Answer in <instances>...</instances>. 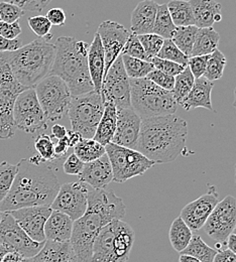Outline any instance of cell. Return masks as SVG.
<instances>
[{
    "label": "cell",
    "instance_id": "obj_33",
    "mask_svg": "<svg viewBox=\"0 0 236 262\" xmlns=\"http://www.w3.org/2000/svg\"><path fill=\"white\" fill-rule=\"evenodd\" d=\"M217 253V249L208 246L201 236L193 235L188 246L180 253L193 256L202 262H212Z\"/></svg>",
    "mask_w": 236,
    "mask_h": 262
},
{
    "label": "cell",
    "instance_id": "obj_45",
    "mask_svg": "<svg viewBox=\"0 0 236 262\" xmlns=\"http://www.w3.org/2000/svg\"><path fill=\"white\" fill-rule=\"evenodd\" d=\"M25 14V10L22 9L18 5L7 2L0 1V18L5 23H15Z\"/></svg>",
    "mask_w": 236,
    "mask_h": 262
},
{
    "label": "cell",
    "instance_id": "obj_48",
    "mask_svg": "<svg viewBox=\"0 0 236 262\" xmlns=\"http://www.w3.org/2000/svg\"><path fill=\"white\" fill-rule=\"evenodd\" d=\"M18 5L25 11H42L53 0H4Z\"/></svg>",
    "mask_w": 236,
    "mask_h": 262
},
{
    "label": "cell",
    "instance_id": "obj_40",
    "mask_svg": "<svg viewBox=\"0 0 236 262\" xmlns=\"http://www.w3.org/2000/svg\"><path fill=\"white\" fill-rule=\"evenodd\" d=\"M16 171L17 166L15 164H9L6 161L0 163V203L8 195Z\"/></svg>",
    "mask_w": 236,
    "mask_h": 262
},
{
    "label": "cell",
    "instance_id": "obj_57",
    "mask_svg": "<svg viewBox=\"0 0 236 262\" xmlns=\"http://www.w3.org/2000/svg\"><path fill=\"white\" fill-rule=\"evenodd\" d=\"M52 137L54 139H61L67 135L68 130L65 126L61 124H54L52 127Z\"/></svg>",
    "mask_w": 236,
    "mask_h": 262
},
{
    "label": "cell",
    "instance_id": "obj_43",
    "mask_svg": "<svg viewBox=\"0 0 236 262\" xmlns=\"http://www.w3.org/2000/svg\"><path fill=\"white\" fill-rule=\"evenodd\" d=\"M137 36H138V39H139L140 43L142 45L146 55L151 58V60L154 57H157L164 45L165 39L162 36L153 33L140 34Z\"/></svg>",
    "mask_w": 236,
    "mask_h": 262
},
{
    "label": "cell",
    "instance_id": "obj_60",
    "mask_svg": "<svg viewBox=\"0 0 236 262\" xmlns=\"http://www.w3.org/2000/svg\"><path fill=\"white\" fill-rule=\"evenodd\" d=\"M179 262H202L200 261L199 259L190 256V255H186V254H181L179 257Z\"/></svg>",
    "mask_w": 236,
    "mask_h": 262
},
{
    "label": "cell",
    "instance_id": "obj_23",
    "mask_svg": "<svg viewBox=\"0 0 236 262\" xmlns=\"http://www.w3.org/2000/svg\"><path fill=\"white\" fill-rule=\"evenodd\" d=\"M214 88V82L209 81L205 77L195 79L194 85L188 96L180 104L186 111L196 108H205L213 111L211 93Z\"/></svg>",
    "mask_w": 236,
    "mask_h": 262
},
{
    "label": "cell",
    "instance_id": "obj_4",
    "mask_svg": "<svg viewBox=\"0 0 236 262\" xmlns=\"http://www.w3.org/2000/svg\"><path fill=\"white\" fill-rule=\"evenodd\" d=\"M89 43L72 36H60L50 75L60 77L67 84L72 96L94 90L88 68Z\"/></svg>",
    "mask_w": 236,
    "mask_h": 262
},
{
    "label": "cell",
    "instance_id": "obj_51",
    "mask_svg": "<svg viewBox=\"0 0 236 262\" xmlns=\"http://www.w3.org/2000/svg\"><path fill=\"white\" fill-rule=\"evenodd\" d=\"M22 33V28L19 25V21H15L12 24L5 23L0 20V35L8 38V39H14L17 38V36Z\"/></svg>",
    "mask_w": 236,
    "mask_h": 262
},
{
    "label": "cell",
    "instance_id": "obj_8",
    "mask_svg": "<svg viewBox=\"0 0 236 262\" xmlns=\"http://www.w3.org/2000/svg\"><path fill=\"white\" fill-rule=\"evenodd\" d=\"M103 112L100 93L91 91L73 96L68 111L72 130L80 133L83 138H93Z\"/></svg>",
    "mask_w": 236,
    "mask_h": 262
},
{
    "label": "cell",
    "instance_id": "obj_29",
    "mask_svg": "<svg viewBox=\"0 0 236 262\" xmlns=\"http://www.w3.org/2000/svg\"><path fill=\"white\" fill-rule=\"evenodd\" d=\"M219 41L220 34L213 29V27L198 29V33L196 35V39L190 57L211 55L218 49Z\"/></svg>",
    "mask_w": 236,
    "mask_h": 262
},
{
    "label": "cell",
    "instance_id": "obj_28",
    "mask_svg": "<svg viewBox=\"0 0 236 262\" xmlns=\"http://www.w3.org/2000/svg\"><path fill=\"white\" fill-rule=\"evenodd\" d=\"M117 121V108L112 103H104V112L98 123L94 139L106 146L112 141L113 135L116 129Z\"/></svg>",
    "mask_w": 236,
    "mask_h": 262
},
{
    "label": "cell",
    "instance_id": "obj_36",
    "mask_svg": "<svg viewBox=\"0 0 236 262\" xmlns=\"http://www.w3.org/2000/svg\"><path fill=\"white\" fill-rule=\"evenodd\" d=\"M194 82L195 77L191 73L188 66L185 67V69L175 77V85L171 92L179 105L190 93L193 88Z\"/></svg>",
    "mask_w": 236,
    "mask_h": 262
},
{
    "label": "cell",
    "instance_id": "obj_17",
    "mask_svg": "<svg viewBox=\"0 0 236 262\" xmlns=\"http://www.w3.org/2000/svg\"><path fill=\"white\" fill-rule=\"evenodd\" d=\"M97 33L101 38L105 55V75L108 72L109 68L114 63V61L121 55V51L131 34V32H128L123 26L116 21L105 20L99 26Z\"/></svg>",
    "mask_w": 236,
    "mask_h": 262
},
{
    "label": "cell",
    "instance_id": "obj_2",
    "mask_svg": "<svg viewBox=\"0 0 236 262\" xmlns=\"http://www.w3.org/2000/svg\"><path fill=\"white\" fill-rule=\"evenodd\" d=\"M125 205L119 196L105 189H90L85 214L74 221L70 243L78 262H92V249L100 230L125 216Z\"/></svg>",
    "mask_w": 236,
    "mask_h": 262
},
{
    "label": "cell",
    "instance_id": "obj_21",
    "mask_svg": "<svg viewBox=\"0 0 236 262\" xmlns=\"http://www.w3.org/2000/svg\"><path fill=\"white\" fill-rule=\"evenodd\" d=\"M78 177L80 182L87 184L92 189H104L113 182V172L108 156L105 154L93 162L86 163Z\"/></svg>",
    "mask_w": 236,
    "mask_h": 262
},
{
    "label": "cell",
    "instance_id": "obj_53",
    "mask_svg": "<svg viewBox=\"0 0 236 262\" xmlns=\"http://www.w3.org/2000/svg\"><path fill=\"white\" fill-rule=\"evenodd\" d=\"M0 262H34V258H25L20 254L8 251L0 245Z\"/></svg>",
    "mask_w": 236,
    "mask_h": 262
},
{
    "label": "cell",
    "instance_id": "obj_18",
    "mask_svg": "<svg viewBox=\"0 0 236 262\" xmlns=\"http://www.w3.org/2000/svg\"><path fill=\"white\" fill-rule=\"evenodd\" d=\"M52 211L51 206H34L20 208L8 213L33 240L45 242V225Z\"/></svg>",
    "mask_w": 236,
    "mask_h": 262
},
{
    "label": "cell",
    "instance_id": "obj_49",
    "mask_svg": "<svg viewBox=\"0 0 236 262\" xmlns=\"http://www.w3.org/2000/svg\"><path fill=\"white\" fill-rule=\"evenodd\" d=\"M210 55H206V56H195V57H189L188 60V67L191 71V73L193 74V76L195 77V79L203 77L205 71H206V67H207V62L209 60Z\"/></svg>",
    "mask_w": 236,
    "mask_h": 262
},
{
    "label": "cell",
    "instance_id": "obj_3",
    "mask_svg": "<svg viewBox=\"0 0 236 262\" xmlns=\"http://www.w3.org/2000/svg\"><path fill=\"white\" fill-rule=\"evenodd\" d=\"M187 137L186 120L175 114L141 119L136 150L155 164H169L186 150Z\"/></svg>",
    "mask_w": 236,
    "mask_h": 262
},
{
    "label": "cell",
    "instance_id": "obj_38",
    "mask_svg": "<svg viewBox=\"0 0 236 262\" xmlns=\"http://www.w3.org/2000/svg\"><path fill=\"white\" fill-rule=\"evenodd\" d=\"M121 57H122V62H123L125 72L131 79L146 78V76L153 70H155L154 65L148 61L139 60V59L125 56V55H121Z\"/></svg>",
    "mask_w": 236,
    "mask_h": 262
},
{
    "label": "cell",
    "instance_id": "obj_59",
    "mask_svg": "<svg viewBox=\"0 0 236 262\" xmlns=\"http://www.w3.org/2000/svg\"><path fill=\"white\" fill-rule=\"evenodd\" d=\"M226 245H227V248L230 249L234 254L236 255V234L235 233H232L230 234V236L228 237L227 241H226Z\"/></svg>",
    "mask_w": 236,
    "mask_h": 262
},
{
    "label": "cell",
    "instance_id": "obj_5",
    "mask_svg": "<svg viewBox=\"0 0 236 262\" xmlns=\"http://www.w3.org/2000/svg\"><path fill=\"white\" fill-rule=\"evenodd\" d=\"M55 53V45L38 37L14 52H6V57L17 81L27 88H34L50 75Z\"/></svg>",
    "mask_w": 236,
    "mask_h": 262
},
{
    "label": "cell",
    "instance_id": "obj_52",
    "mask_svg": "<svg viewBox=\"0 0 236 262\" xmlns=\"http://www.w3.org/2000/svg\"><path fill=\"white\" fill-rule=\"evenodd\" d=\"M46 16L48 17L52 26L62 27L66 23V13L62 8H51Z\"/></svg>",
    "mask_w": 236,
    "mask_h": 262
},
{
    "label": "cell",
    "instance_id": "obj_64",
    "mask_svg": "<svg viewBox=\"0 0 236 262\" xmlns=\"http://www.w3.org/2000/svg\"><path fill=\"white\" fill-rule=\"evenodd\" d=\"M0 20H1V18H0Z\"/></svg>",
    "mask_w": 236,
    "mask_h": 262
},
{
    "label": "cell",
    "instance_id": "obj_63",
    "mask_svg": "<svg viewBox=\"0 0 236 262\" xmlns=\"http://www.w3.org/2000/svg\"><path fill=\"white\" fill-rule=\"evenodd\" d=\"M235 184H236V164H235Z\"/></svg>",
    "mask_w": 236,
    "mask_h": 262
},
{
    "label": "cell",
    "instance_id": "obj_19",
    "mask_svg": "<svg viewBox=\"0 0 236 262\" xmlns=\"http://www.w3.org/2000/svg\"><path fill=\"white\" fill-rule=\"evenodd\" d=\"M218 193L214 186H210L206 194L187 204L181 211L180 217L193 231L203 228L208 217L218 204Z\"/></svg>",
    "mask_w": 236,
    "mask_h": 262
},
{
    "label": "cell",
    "instance_id": "obj_34",
    "mask_svg": "<svg viewBox=\"0 0 236 262\" xmlns=\"http://www.w3.org/2000/svg\"><path fill=\"white\" fill-rule=\"evenodd\" d=\"M167 4H159L153 33L162 36L164 39H171L176 31Z\"/></svg>",
    "mask_w": 236,
    "mask_h": 262
},
{
    "label": "cell",
    "instance_id": "obj_55",
    "mask_svg": "<svg viewBox=\"0 0 236 262\" xmlns=\"http://www.w3.org/2000/svg\"><path fill=\"white\" fill-rule=\"evenodd\" d=\"M69 148L70 146L68 142L67 135L61 139H57V142H55V152L59 160H62L66 157Z\"/></svg>",
    "mask_w": 236,
    "mask_h": 262
},
{
    "label": "cell",
    "instance_id": "obj_54",
    "mask_svg": "<svg viewBox=\"0 0 236 262\" xmlns=\"http://www.w3.org/2000/svg\"><path fill=\"white\" fill-rule=\"evenodd\" d=\"M23 47V41L18 38L8 39L0 35V53L14 52Z\"/></svg>",
    "mask_w": 236,
    "mask_h": 262
},
{
    "label": "cell",
    "instance_id": "obj_62",
    "mask_svg": "<svg viewBox=\"0 0 236 262\" xmlns=\"http://www.w3.org/2000/svg\"><path fill=\"white\" fill-rule=\"evenodd\" d=\"M2 213H3V212H1V211H0V221H1V217H2Z\"/></svg>",
    "mask_w": 236,
    "mask_h": 262
},
{
    "label": "cell",
    "instance_id": "obj_46",
    "mask_svg": "<svg viewBox=\"0 0 236 262\" xmlns=\"http://www.w3.org/2000/svg\"><path fill=\"white\" fill-rule=\"evenodd\" d=\"M151 63L154 65L155 69H157L163 73H166L173 77H176L185 69L184 66L174 63L169 60L159 58V57H154L151 60Z\"/></svg>",
    "mask_w": 236,
    "mask_h": 262
},
{
    "label": "cell",
    "instance_id": "obj_61",
    "mask_svg": "<svg viewBox=\"0 0 236 262\" xmlns=\"http://www.w3.org/2000/svg\"><path fill=\"white\" fill-rule=\"evenodd\" d=\"M233 106H234V108H235L236 110V88L235 90H234V102H233Z\"/></svg>",
    "mask_w": 236,
    "mask_h": 262
},
{
    "label": "cell",
    "instance_id": "obj_22",
    "mask_svg": "<svg viewBox=\"0 0 236 262\" xmlns=\"http://www.w3.org/2000/svg\"><path fill=\"white\" fill-rule=\"evenodd\" d=\"M158 6L154 0H143L135 6L131 19L132 33L136 35L153 33Z\"/></svg>",
    "mask_w": 236,
    "mask_h": 262
},
{
    "label": "cell",
    "instance_id": "obj_35",
    "mask_svg": "<svg viewBox=\"0 0 236 262\" xmlns=\"http://www.w3.org/2000/svg\"><path fill=\"white\" fill-rule=\"evenodd\" d=\"M197 33L198 28L196 26L177 27L171 40L185 55L190 57Z\"/></svg>",
    "mask_w": 236,
    "mask_h": 262
},
{
    "label": "cell",
    "instance_id": "obj_56",
    "mask_svg": "<svg viewBox=\"0 0 236 262\" xmlns=\"http://www.w3.org/2000/svg\"><path fill=\"white\" fill-rule=\"evenodd\" d=\"M212 262H236V255L228 248L217 251Z\"/></svg>",
    "mask_w": 236,
    "mask_h": 262
},
{
    "label": "cell",
    "instance_id": "obj_50",
    "mask_svg": "<svg viewBox=\"0 0 236 262\" xmlns=\"http://www.w3.org/2000/svg\"><path fill=\"white\" fill-rule=\"evenodd\" d=\"M84 163L73 152L71 154L63 164L64 172L70 176H79L83 170Z\"/></svg>",
    "mask_w": 236,
    "mask_h": 262
},
{
    "label": "cell",
    "instance_id": "obj_32",
    "mask_svg": "<svg viewBox=\"0 0 236 262\" xmlns=\"http://www.w3.org/2000/svg\"><path fill=\"white\" fill-rule=\"evenodd\" d=\"M74 154L84 163L93 162L106 154L105 146L94 138H81L74 146Z\"/></svg>",
    "mask_w": 236,
    "mask_h": 262
},
{
    "label": "cell",
    "instance_id": "obj_1",
    "mask_svg": "<svg viewBox=\"0 0 236 262\" xmlns=\"http://www.w3.org/2000/svg\"><path fill=\"white\" fill-rule=\"evenodd\" d=\"M12 187L0 203L1 212L26 207L51 206L57 196L60 183L53 166L38 156L20 160Z\"/></svg>",
    "mask_w": 236,
    "mask_h": 262
},
{
    "label": "cell",
    "instance_id": "obj_15",
    "mask_svg": "<svg viewBox=\"0 0 236 262\" xmlns=\"http://www.w3.org/2000/svg\"><path fill=\"white\" fill-rule=\"evenodd\" d=\"M203 227L210 238L226 244L230 234L236 230L235 198L226 196L218 202Z\"/></svg>",
    "mask_w": 236,
    "mask_h": 262
},
{
    "label": "cell",
    "instance_id": "obj_30",
    "mask_svg": "<svg viewBox=\"0 0 236 262\" xmlns=\"http://www.w3.org/2000/svg\"><path fill=\"white\" fill-rule=\"evenodd\" d=\"M193 237V232L186 222L179 216L170 224L169 239L171 247L181 253L190 243Z\"/></svg>",
    "mask_w": 236,
    "mask_h": 262
},
{
    "label": "cell",
    "instance_id": "obj_41",
    "mask_svg": "<svg viewBox=\"0 0 236 262\" xmlns=\"http://www.w3.org/2000/svg\"><path fill=\"white\" fill-rule=\"evenodd\" d=\"M157 57L165 59V60H169V61L184 66V67H187L188 60H189V57L187 55H185L174 43V41L171 39H165L164 40V45H163V47H162V49L159 52Z\"/></svg>",
    "mask_w": 236,
    "mask_h": 262
},
{
    "label": "cell",
    "instance_id": "obj_25",
    "mask_svg": "<svg viewBox=\"0 0 236 262\" xmlns=\"http://www.w3.org/2000/svg\"><path fill=\"white\" fill-rule=\"evenodd\" d=\"M74 221L60 211L53 210L45 225L46 240L55 242L70 241Z\"/></svg>",
    "mask_w": 236,
    "mask_h": 262
},
{
    "label": "cell",
    "instance_id": "obj_44",
    "mask_svg": "<svg viewBox=\"0 0 236 262\" xmlns=\"http://www.w3.org/2000/svg\"><path fill=\"white\" fill-rule=\"evenodd\" d=\"M29 26L38 37H42L47 40H50L53 37L51 33L52 24L48 19L47 16L44 15H35L28 19Z\"/></svg>",
    "mask_w": 236,
    "mask_h": 262
},
{
    "label": "cell",
    "instance_id": "obj_14",
    "mask_svg": "<svg viewBox=\"0 0 236 262\" xmlns=\"http://www.w3.org/2000/svg\"><path fill=\"white\" fill-rule=\"evenodd\" d=\"M45 242L33 240L8 212L2 213L0 221V245L6 250L16 252L25 258H34L42 248Z\"/></svg>",
    "mask_w": 236,
    "mask_h": 262
},
{
    "label": "cell",
    "instance_id": "obj_6",
    "mask_svg": "<svg viewBox=\"0 0 236 262\" xmlns=\"http://www.w3.org/2000/svg\"><path fill=\"white\" fill-rule=\"evenodd\" d=\"M135 240V231L123 220L108 223L95 238L92 262L127 261Z\"/></svg>",
    "mask_w": 236,
    "mask_h": 262
},
{
    "label": "cell",
    "instance_id": "obj_26",
    "mask_svg": "<svg viewBox=\"0 0 236 262\" xmlns=\"http://www.w3.org/2000/svg\"><path fill=\"white\" fill-rule=\"evenodd\" d=\"M88 68L90 77L94 86V90L101 92L102 82L105 69V55L102 46L101 38L96 33L88 50Z\"/></svg>",
    "mask_w": 236,
    "mask_h": 262
},
{
    "label": "cell",
    "instance_id": "obj_11",
    "mask_svg": "<svg viewBox=\"0 0 236 262\" xmlns=\"http://www.w3.org/2000/svg\"><path fill=\"white\" fill-rule=\"evenodd\" d=\"M105 150L112 167L113 182L115 183L122 184L133 178L142 176L156 164L138 150L112 142L105 146Z\"/></svg>",
    "mask_w": 236,
    "mask_h": 262
},
{
    "label": "cell",
    "instance_id": "obj_58",
    "mask_svg": "<svg viewBox=\"0 0 236 262\" xmlns=\"http://www.w3.org/2000/svg\"><path fill=\"white\" fill-rule=\"evenodd\" d=\"M67 138L69 146L74 147L81 140V138H83V137L81 136L80 133H78L76 131L69 130L67 132Z\"/></svg>",
    "mask_w": 236,
    "mask_h": 262
},
{
    "label": "cell",
    "instance_id": "obj_42",
    "mask_svg": "<svg viewBox=\"0 0 236 262\" xmlns=\"http://www.w3.org/2000/svg\"><path fill=\"white\" fill-rule=\"evenodd\" d=\"M121 55H125V56H130L139 60L151 62V58L146 55L142 45L138 39V36L132 32L121 51Z\"/></svg>",
    "mask_w": 236,
    "mask_h": 262
},
{
    "label": "cell",
    "instance_id": "obj_39",
    "mask_svg": "<svg viewBox=\"0 0 236 262\" xmlns=\"http://www.w3.org/2000/svg\"><path fill=\"white\" fill-rule=\"evenodd\" d=\"M226 64H227L226 57L223 55L222 52H220L217 49L215 52H213L210 55L209 60L207 62L206 71H205L203 77H205L206 79H208L209 81H212V82L221 79L223 76Z\"/></svg>",
    "mask_w": 236,
    "mask_h": 262
},
{
    "label": "cell",
    "instance_id": "obj_12",
    "mask_svg": "<svg viewBox=\"0 0 236 262\" xmlns=\"http://www.w3.org/2000/svg\"><path fill=\"white\" fill-rule=\"evenodd\" d=\"M15 128L27 133H36L48 129L49 122L36 97L34 88L23 91L13 106Z\"/></svg>",
    "mask_w": 236,
    "mask_h": 262
},
{
    "label": "cell",
    "instance_id": "obj_10",
    "mask_svg": "<svg viewBox=\"0 0 236 262\" xmlns=\"http://www.w3.org/2000/svg\"><path fill=\"white\" fill-rule=\"evenodd\" d=\"M27 89L13 75L6 53H0V139L11 138L15 134L13 106L17 96Z\"/></svg>",
    "mask_w": 236,
    "mask_h": 262
},
{
    "label": "cell",
    "instance_id": "obj_27",
    "mask_svg": "<svg viewBox=\"0 0 236 262\" xmlns=\"http://www.w3.org/2000/svg\"><path fill=\"white\" fill-rule=\"evenodd\" d=\"M34 262H78L70 241L55 242L46 240Z\"/></svg>",
    "mask_w": 236,
    "mask_h": 262
},
{
    "label": "cell",
    "instance_id": "obj_24",
    "mask_svg": "<svg viewBox=\"0 0 236 262\" xmlns=\"http://www.w3.org/2000/svg\"><path fill=\"white\" fill-rule=\"evenodd\" d=\"M189 3L198 29L212 28L214 24L222 20L221 4L216 0H189Z\"/></svg>",
    "mask_w": 236,
    "mask_h": 262
},
{
    "label": "cell",
    "instance_id": "obj_31",
    "mask_svg": "<svg viewBox=\"0 0 236 262\" xmlns=\"http://www.w3.org/2000/svg\"><path fill=\"white\" fill-rule=\"evenodd\" d=\"M170 17L176 27L195 26V18L189 1L170 0L167 4Z\"/></svg>",
    "mask_w": 236,
    "mask_h": 262
},
{
    "label": "cell",
    "instance_id": "obj_13",
    "mask_svg": "<svg viewBox=\"0 0 236 262\" xmlns=\"http://www.w3.org/2000/svg\"><path fill=\"white\" fill-rule=\"evenodd\" d=\"M130 80L120 55L104 75L100 92L103 103H112L116 108L132 107Z\"/></svg>",
    "mask_w": 236,
    "mask_h": 262
},
{
    "label": "cell",
    "instance_id": "obj_7",
    "mask_svg": "<svg viewBox=\"0 0 236 262\" xmlns=\"http://www.w3.org/2000/svg\"><path fill=\"white\" fill-rule=\"evenodd\" d=\"M130 81L132 107L141 119L176 113L179 104L171 91L159 87L147 78Z\"/></svg>",
    "mask_w": 236,
    "mask_h": 262
},
{
    "label": "cell",
    "instance_id": "obj_20",
    "mask_svg": "<svg viewBox=\"0 0 236 262\" xmlns=\"http://www.w3.org/2000/svg\"><path fill=\"white\" fill-rule=\"evenodd\" d=\"M140 126L141 118L137 115L133 107L117 108L116 129L111 142L120 146L136 149Z\"/></svg>",
    "mask_w": 236,
    "mask_h": 262
},
{
    "label": "cell",
    "instance_id": "obj_9",
    "mask_svg": "<svg viewBox=\"0 0 236 262\" xmlns=\"http://www.w3.org/2000/svg\"><path fill=\"white\" fill-rule=\"evenodd\" d=\"M36 97L49 123L57 122L68 114L72 100L67 84L56 75H49L34 86Z\"/></svg>",
    "mask_w": 236,
    "mask_h": 262
},
{
    "label": "cell",
    "instance_id": "obj_16",
    "mask_svg": "<svg viewBox=\"0 0 236 262\" xmlns=\"http://www.w3.org/2000/svg\"><path fill=\"white\" fill-rule=\"evenodd\" d=\"M89 191L88 185L80 181L64 184L60 187L51 208L65 213L73 221H76L87 210Z\"/></svg>",
    "mask_w": 236,
    "mask_h": 262
},
{
    "label": "cell",
    "instance_id": "obj_47",
    "mask_svg": "<svg viewBox=\"0 0 236 262\" xmlns=\"http://www.w3.org/2000/svg\"><path fill=\"white\" fill-rule=\"evenodd\" d=\"M146 78L151 80L153 83L158 85L159 87L168 90V91H173L174 85H175V77L169 76L166 73H163L157 69L153 70Z\"/></svg>",
    "mask_w": 236,
    "mask_h": 262
},
{
    "label": "cell",
    "instance_id": "obj_37",
    "mask_svg": "<svg viewBox=\"0 0 236 262\" xmlns=\"http://www.w3.org/2000/svg\"><path fill=\"white\" fill-rule=\"evenodd\" d=\"M34 148L37 152V156L45 163L52 164L54 162L60 161L55 152V141L51 135L48 134H38L34 138Z\"/></svg>",
    "mask_w": 236,
    "mask_h": 262
}]
</instances>
